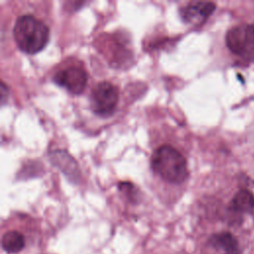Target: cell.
<instances>
[{"mask_svg":"<svg viewBox=\"0 0 254 254\" xmlns=\"http://www.w3.org/2000/svg\"><path fill=\"white\" fill-rule=\"evenodd\" d=\"M13 36L18 48L26 54L40 52L48 43L49 27L31 14L21 15L15 21Z\"/></svg>","mask_w":254,"mask_h":254,"instance_id":"6da1fadb","label":"cell"},{"mask_svg":"<svg viewBox=\"0 0 254 254\" xmlns=\"http://www.w3.org/2000/svg\"><path fill=\"white\" fill-rule=\"evenodd\" d=\"M151 167L159 177L171 184H182L188 178L185 157L170 145L160 146L153 153Z\"/></svg>","mask_w":254,"mask_h":254,"instance_id":"7a4b0ae2","label":"cell"},{"mask_svg":"<svg viewBox=\"0 0 254 254\" xmlns=\"http://www.w3.org/2000/svg\"><path fill=\"white\" fill-rule=\"evenodd\" d=\"M227 48L235 55L254 62V26L241 24L231 28L225 37Z\"/></svg>","mask_w":254,"mask_h":254,"instance_id":"3957f363","label":"cell"},{"mask_svg":"<svg viewBox=\"0 0 254 254\" xmlns=\"http://www.w3.org/2000/svg\"><path fill=\"white\" fill-rule=\"evenodd\" d=\"M118 98V89L114 84L100 81L93 86L90 93L91 109L99 116H109L115 110Z\"/></svg>","mask_w":254,"mask_h":254,"instance_id":"277c9868","label":"cell"},{"mask_svg":"<svg viewBox=\"0 0 254 254\" xmlns=\"http://www.w3.org/2000/svg\"><path fill=\"white\" fill-rule=\"evenodd\" d=\"M54 81L72 94H79L86 85L87 76L81 67L67 66L54 75Z\"/></svg>","mask_w":254,"mask_h":254,"instance_id":"5b68a950","label":"cell"},{"mask_svg":"<svg viewBox=\"0 0 254 254\" xmlns=\"http://www.w3.org/2000/svg\"><path fill=\"white\" fill-rule=\"evenodd\" d=\"M215 10V4L206 1H192L183 7L182 19L189 24L199 25L203 23Z\"/></svg>","mask_w":254,"mask_h":254,"instance_id":"8992f818","label":"cell"},{"mask_svg":"<svg viewBox=\"0 0 254 254\" xmlns=\"http://www.w3.org/2000/svg\"><path fill=\"white\" fill-rule=\"evenodd\" d=\"M211 246L221 249L224 254H240L239 245L236 238L229 232L213 234L209 238Z\"/></svg>","mask_w":254,"mask_h":254,"instance_id":"52a82bcc","label":"cell"},{"mask_svg":"<svg viewBox=\"0 0 254 254\" xmlns=\"http://www.w3.org/2000/svg\"><path fill=\"white\" fill-rule=\"evenodd\" d=\"M229 206L235 212H249L254 208V195L247 190H240L233 196Z\"/></svg>","mask_w":254,"mask_h":254,"instance_id":"ba28073f","label":"cell"},{"mask_svg":"<svg viewBox=\"0 0 254 254\" xmlns=\"http://www.w3.org/2000/svg\"><path fill=\"white\" fill-rule=\"evenodd\" d=\"M25 246V238L22 233L10 230L2 236V248L7 253H17Z\"/></svg>","mask_w":254,"mask_h":254,"instance_id":"9c48e42d","label":"cell"}]
</instances>
